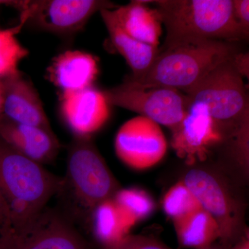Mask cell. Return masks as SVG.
<instances>
[{"label": "cell", "instance_id": "6da1fadb", "mask_svg": "<svg viewBox=\"0 0 249 249\" xmlns=\"http://www.w3.org/2000/svg\"><path fill=\"white\" fill-rule=\"evenodd\" d=\"M120 188L92 139L73 137L65 175L55 193L57 209L77 227H88L95 208Z\"/></svg>", "mask_w": 249, "mask_h": 249}, {"label": "cell", "instance_id": "7a4b0ae2", "mask_svg": "<svg viewBox=\"0 0 249 249\" xmlns=\"http://www.w3.org/2000/svg\"><path fill=\"white\" fill-rule=\"evenodd\" d=\"M238 52L234 42L218 40L186 41L160 47V53L145 73L138 78L126 76L121 85L137 89L170 88L186 93Z\"/></svg>", "mask_w": 249, "mask_h": 249}, {"label": "cell", "instance_id": "3957f363", "mask_svg": "<svg viewBox=\"0 0 249 249\" xmlns=\"http://www.w3.org/2000/svg\"><path fill=\"white\" fill-rule=\"evenodd\" d=\"M166 30L165 48L191 40H247L236 22L232 0L152 1Z\"/></svg>", "mask_w": 249, "mask_h": 249}, {"label": "cell", "instance_id": "277c9868", "mask_svg": "<svg viewBox=\"0 0 249 249\" xmlns=\"http://www.w3.org/2000/svg\"><path fill=\"white\" fill-rule=\"evenodd\" d=\"M60 179L0 138V190L9 208L11 227H24L35 219L55 196Z\"/></svg>", "mask_w": 249, "mask_h": 249}, {"label": "cell", "instance_id": "5b68a950", "mask_svg": "<svg viewBox=\"0 0 249 249\" xmlns=\"http://www.w3.org/2000/svg\"><path fill=\"white\" fill-rule=\"evenodd\" d=\"M232 60L218 65L186 93L192 102L201 103L207 107L224 142L249 119L247 87Z\"/></svg>", "mask_w": 249, "mask_h": 249}, {"label": "cell", "instance_id": "8992f818", "mask_svg": "<svg viewBox=\"0 0 249 249\" xmlns=\"http://www.w3.org/2000/svg\"><path fill=\"white\" fill-rule=\"evenodd\" d=\"M182 181L217 223L222 247L233 245L246 231L245 207L227 178L212 168L196 166L187 172Z\"/></svg>", "mask_w": 249, "mask_h": 249}, {"label": "cell", "instance_id": "52a82bcc", "mask_svg": "<svg viewBox=\"0 0 249 249\" xmlns=\"http://www.w3.org/2000/svg\"><path fill=\"white\" fill-rule=\"evenodd\" d=\"M19 12L24 27L72 40L84 30L93 15L118 6L106 0H21L0 1Z\"/></svg>", "mask_w": 249, "mask_h": 249}, {"label": "cell", "instance_id": "ba28073f", "mask_svg": "<svg viewBox=\"0 0 249 249\" xmlns=\"http://www.w3.org/2000/svg\"><path fill=\"white\" fill-rule=\"evenodd\" d=\"M0 249H94L57 209L42 210L25 227L0 233Z\"/></svg>", "mask_w": 249, "mask_h": 249}, {"label": "cell", "instance_id": "9c48e42d", "mask_svg": "<svg viewBox=\"0 0 249 249\" xmlns=\"http://www.w3.org/2000/svg\"><path fill=\"white\" fill-rule=\"evenodd\" d=\"M103 93L111 106L138 113L171 132L181 124L191 103L186 93L170 88L137 89L120 84Z\"/></svg>", "mask_w": 249, "mask_h": 249}, {"label": "cell", "instance_id": "30bf717a", "mask_svg": "<svg viewBox=\"0 0 249 249\" xmlns=\"http://www.w3.org/2000/svg\"><path fill=\"white\" fill-rule=\"evenodd\" d=\"M167 149V140L160 124L142 116L123 124L114 140L118 159L134 170H147L158 164Z\"/></svg>", "mask_w": 249, "mask_h": 249}, {"label": "cell", "instance_id": "8fae6325", "mask_svg": "<svg viewBox=\"0 0 249 249\" xmlns=\"http://www.w3.org/2000/svg\"><path fill=\"white\" fill-rule=\"evenodd\" d=\"M172 146L190 164L206 160L213 147L224 142L207 107L192 102L181 124L172 131Z\"/></svg>", "mask_w": 249, "mask_h": 249}, {"label": "cell", "instance_id": "7c38bea8", "mask_svg": "<svg viewBox=\"0 0 249 249\" xmlns=\"http://www.w3.org/2000/svg\"><path fill=\"white\" fill-rule=\"evenodd\" d=\"M110 107L103 91L92 86L60 94L59 111L73 137L91 138L107 124Z\"/></svg>", "mask_w": 249, "mask_h": 249}, {"label": "cell", "instance_id": "4fadbf2b", "mask_svg": "<svg viewBox=\"0 0 249 249\" xmlns=\"http://www.w3.org/2000/svg\"><path fill=\"white\" fill-rule=\"evenodd\" d=\"M1 81L4 117L17 124L53 130L40 95L31 80L20 72Z\"/></svg>", "mask_w": 249, "mask_h": 249}, {"label": "cell", "instance_id": "5bb4252c", "mask_svg": "<svg viewBox=\"0 0 249 249\" xmlns=\"http://www.w3.org/2000/svg\"><path fill=\"white\" fill-rule=\"evenodd\" d=\"M0 138L19 154L41 165L53 161L60 151V142L53 130L0 119Z\"/></svg>", "mask_w": 249, "mask_h": 249}, {"label": "cell", "instance_id": "9a60e30c", "mask_svg": "<svg viewBox=\"0 0 249 249\" xmlns=\"http://www.w3.org/2000/svg\"><path fill=\"white\" fill-rule=\"evenodd\" d=\"M98 73L97 59L91 53L67 50L53 58L46 76L62 94L94 86Z\"/></svg>", "mask_w": 249, "mask_h": 249}, {"label": "cell", "instance_id": "2e32d148", "mask_svg": "<svg viewBox=\"0 0 249 249\" xmlns=\"http://www.w3.org/2000/svg\"><path fill=\"white\" fill-rule=\"evenodd\" d=\"M149 2L131 1L112 9V14L127 35L142 43L159 48L162 34L161 19L157 9L147 6Z\"/></svg>", "mask_w": 249, "mask_h": 249}, {"label": "cell", "instance_id": "e0dca14e", "mask_svg": "<svg viewBox=\"0 0 249 249\" xmlns=\"http://www.w3.org/2000/svg\"><path fill=\"white\" fill-rule=\"evenodd\" d=\"M99 14L109 34L111 45L124 57L132 70V75L129 76L132 78L142 76L155 61L160 53V47L142 43L127 35L116 21L112 9H103Z\"/></svg>", "mask_w": 249, "mask_h": 249}, {"label": "cell", "instance_id": "ac0fdd59", "mask_svg": "<svg viewBox=\"0 0 249 249\" xmlns=\"http://www.w3.org/2000/svg\"><path fill=\"white\" fill-rule=\"evenodd\" d=\"M103 249L116 245L129 235L132 224L124 217L113 197L93 210L89 227Z\"/></svg>", "mask_w": 249, "mask_h": 249}, {"label": "cell", "instance_id": "d6986e66", "mask_svg": "<svg viewBox=\"0 0 249 249\" xmlns=\"http://www.w3.org/2000/svg\"><path fill=\"white\" fill-rule=\"evenodd\" d=\"M178 245L183 248L204 249L220 237L213 218L202 208L173 222Z\"/></svg>", "mask_w": 249, "mask_h": 249}, {"label": "cell", "instance_id": "ffe728a7", "mask_svg": "<svg viewBox=\"0 0 249 249\" xmlns=\"http://www.w3.org/2000/svg\"><path fill=\"white\" fill-rule=\"evenodd\" d=\"M23 28L24 24L20 22L8 29L0 27V80L20 73L19 65L29 55V50L17 37Z\"/></svg>", "mask_w": 249, "mask_h": 249}, {"label": "cell", "instance_id": "44dd1931", "mask_svg": "<svg viewBox=\"0 0 249 249\" xmlns=\"http://www.w3.org/2000/svg\"><path fill=\"white\" fill-rule=\"evenodd\" d=\"M113 199L133 227L150 217L155 209L153 198L139 188H120Z\"/></svg>", "mask_w": 249, "mask_h": 249}, {"label": "cell", "instance_id": "7402d4cb", "mask_svg": "<svg viewBox=\"0 0 249 249\" xmlns=\"http://www.w3.org/2000/svg\"><path fill=\"white\" fill-rule=\"evenodd\" d=\"M162 207L165 214L173 222L201 208L182 180L170 187L166 192L162 200Z\"/></svg>", "mask_w": 249, "mask_h": 249}, {"label": "cell", "instance_id": "603a6c76", "mask_svg": "<svg viewBox=\"0 0 249 249\" xmlns=\"http://www.w3.org/2000/svg\"><path fill=\"white\" fill-rule=\"evenodd\" d=\"M225 142H229L230 155L237 168L247 174L249 171V119L242 124L238 130Z\"/></svg>", "mask_w": 249, "mask_h": 249}, {"label": "cell", "instance_id": "cb8c5ba5", "mask_svg": "<svg viewBox=\"0 0 249 249\" xmlns=\"http://www.w3.org/2000/svg\"><path fill=\"white\" fill-rule=\"evenodd\" d=\"M104 249H173L151 236L129 235L116 245Z\"/></svg>", "mask_w": 249, "mask_h": 249}, {"label": "cell", "instance_id": "d4e9b609", "mask_svg": "<svg viewBox=\"0 0 249 249\" xmlns=\"http://www.w3.org/2000/svg\"><path fill=\"white\" fill-rule=\"evenodd\" d=\"M234 18L242 34L248 39L249 36V1L232 0Z\"/></svg>", "mask_w": 249, "mask_h": 249}, {"label": "cell", "instance_id": "484cf974", "mask_svg": "<svg viewBox=\"0 0 249 249\" xmlns=\"http://www.w3.org/2000/svg\"><path fill=\"white\" fill-rule=\"evenodd\" d=\"M249 53L238 52L232 58V62L236 70L241 76L249 78Z\"/></svg>", "mask_w": 249, "mask_h": 249}, {"label": "cell", "instance_id": "4316f807", "mask_svg": "<svg viewBox=\"0 0 249 249\" xmlns=\"http://www.w3.org/2000/svg\"><path fill=\"white\" fill-rule=\"evenodd\" d=\"M11 229L9 210L0 190V233Z\"/></svg>", "mask_w": 249, "mask_h": 249}, {"label": "cell", "instance_id": "83f0119b", "mask_svg": "<svg viewBox=\"0 0 249 249\" xmlns=\"http://www.w3.org/2000/svg\"><path fill=\"white\" fill-rule=\"evenodd\" d=\"M227 249H249V235L248 231L246 230L243 235L237 242Z\"/></svg>", "mask_w": 249, "mask_h": 249}, {"label": "cell", "instance_id": "f1b7e54d", "mask_svg": "<svg viewBox=\"0 0 249 249\" xmlns=\"http://www.w3.org/2000/svg\"><path fill=\"white\" fill-rule=\"evenodd\" d=\"M3 103H4V91L2 81L0 80V119L3 116Z\"/></svg>", "mask_w": 249, "mask_h": 249}, {"label": "cell", "instance_id": "f546056e", "mask_svg": "<svg viewBox=\"0 0 249 249\" xmlns=\"http://www.w3.org/2000/svg\"><path fill=\"white\" fill-rule=\"evenodd\" d=\"M204 249H227V248L222 247V245H216L213 244V245L210 246V247Z\"/></svg>", "mask_w": 249, "mask_h": 249}]
</instances>
